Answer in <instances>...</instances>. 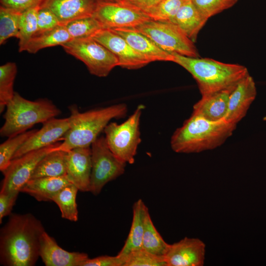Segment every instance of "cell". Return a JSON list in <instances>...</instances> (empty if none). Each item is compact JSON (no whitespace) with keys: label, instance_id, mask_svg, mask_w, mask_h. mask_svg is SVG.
Returning a JSON list of instances; mask_svg holds the SVG:
<instances>
[{"label":"cell","instance_id":"1","mask_svg":"<svg viewBox=\"0 0 266 266\" xmlns=\"http://www.w3.org/2000/svg\"><path fill=\"white\" fill-rule=\"evenodd\" d=\"M45 231L30 213L10 214L0 232V262L6 266H33L39 257L40 239Z\"/></svg>","mask_w":266,"mask_h":266},{"label":"cell","instance_id":"2","mask_svg":"<svg viewBox=\"0 0 266 266\" xmlns=\"http://www.w3.org/2000/svg\"><path fill=\"white\" fill-rule=\"evenodd\" d=\"M236 125L223 118L213 121L192 113L173 133L170 145L179 153H199L221 146L235 130Z\"/></svg>","mask_w":266,"mask_h":266},{"label":"cell","instance_id":"3","mask_svg":"<svg viewBox=\"0 0 266 266\" xmlns=\"http://www.w3.org/2000/svg\"><path fill=\"white\" fill-rule=\"evenodd\" d=\"M171 54L173 62L187 70L196 80L202 96L233 87L249 74L242 65Z\"/></svg>","mask_w":266,"mask_h":266},{"label":"cell","instance_id":"4","mask_svg":"<svg viewBox=\"0 0 266 266\" xmlns=\"http://www.w3.org/2000/svg\"><path fill=\"white\" fill-rule=\"evenodd\" d=\"M69 128L63 141L55 149L68 151L77 147H90L99 134L113 119L126 116L127 107L120 103L81 113L77 107H69Z\"/></svg>","mask_w":266,"mask_h":266},{"label":"cell","instance_id":"5","mask_svg":"<svg viewBox=\"0 0 266 266\" xmlns=\"http://www.w3.org/2000/svg\"><path fill=\"white\" fill-rule=\"evenodd\" d=\"M61 110L50 100L40 99L27 100L15 92L6 106L4 123L0 128L2 137H11L26 131L38 123H43L61 114Z\"/></svg>","mask_w":266,"mask_h":266},{"label":"cell","instance_id":"6","mask_svg":"<svg viewBox=\"0 0 266 266\" xmlns=\"http://www.w3.org/2000/svg\"><path fill=\"white\" fill-rule=\"evenodd\" d=\"M143 105H139L132 115L121 124H108L104 128L105 138L111 152L126 163L133 164L141 142L140 119Z\"/></svg>","mask_w":266,"mask_h":266},{"label":"cell","instance_id":"7","mask_svg":"<svg viewBox=\"0 0 266 266\" xmlns=\"http://www.w3.org/2000/svg\"><path fill=\"white\" fill-rule=\"evenodd\" d=\"M133 28L168 53L193 58L200 56L194 42L173 23L151 20Z\"/></svg>","mask_w":266,"mask_h":266},{"label":"cell","instance_id":"8","mask_svg":"<svg viewBox=\"0 0 266 266\" xmlns=\"http://www.w3.org/2000/svg\"><path fill=\"white\" fill-rule=\"evenodd\" d=\"M62 46L67 53L83 62L95 76L105 77L118 66L117 57L92 37L72 39Z\"/></svg>","mask_w":266,"mask_h":266},{"label":"cell","instance_id":"9","mask_svg":"<svg viewBox=\"0 0 266 266\" xmlns=\"http://www.w3.org/2000/svg\"><path fill=\"white\" fill-rule=\"evenodd\" d=\"M91 174L90 191L97 196L109 182L122 175L127 163L109 148L104 136L98 137L91 145Z\"/></svg>","mask_w":266,"mask_h":266},{"label":"cell","instance_id":"10","mask_svg":"<svg viewBox=\"0 0 266 266\" xmlns=\"http://www.w3.org/2000/svg\"><path fill=\"white\" fill-rule=\"evenodd\" d=\"M93 17L102 29L110 30L133 28L151 20L147 13L123 1L98 2Z\"/></svg>","mask_w":266,"mask_h":266},{"label":"cell","instance_id":"11","mask_svg":"<svg viewBox=\"0 0 266 266\" xmlns=\"http://www.w3.org/2000/svg\"><path fill=\"white\" fill-rule=\"evenodd\" d=\"M61 142L29 152L12 160L10 164L2 173L4 178L0 193H19L21 188L29 181L40 160Z\"/></svg>","mask_w":266,"mask_h":266},{"label":"cell","instance_id":"12","mask_svg":"<svg viewBox=\"0 0 266 266\" xmlns=\"http://www.w3.org/2000/svg\"><path fill=\"white\" fill-rule=\"evenodd\" d=\"M92 37L117 57L118 66L129 69H138L149 63L135 52L124 38L111 30L102 29Z\"/></svg>","mask_w":266,"mask_h":266},{"label":"cell","instance_id":"13","mask_svg":"<svg viewBox=\"0 0 266 266\" xmlns=\"http://www.w3.org/2000/svg\"><path fill=\"white\" fill-rule=\"evenodd\" d=\"M69 126V117L62 119L54 117L47 120L18 149L13 159L55 144L59 140L63 141Z\"/></svg>","mask_w":266,"mask_h":266},{"label":"cell","instance_id":"14","mask_svg":"<svg viewBox=\"0 0 266 266\" xmlns=\"http://www.w3.org/2000/svg\"><path fill=\"white\" fill-rule=\"evenodd\" d=\"M205 255V244L198 238L185 237L169 244L164 258L167 266H202Z\"/></svg>","mask_w":266,"mask_h":266},{"label":"cell","instance_id":"15","mask_svg":"<svg viewBox=\"0 0 266 266\" xmlns=\"http://www.w3.org/2000/svg\"><path fill=\"white\" fill-rule=\"evenodd\" d=\"M91 168L90 147H77L67 151L66 176L79 191L89 192Z\"/></svg>","mask_w":266,"mask_h":266},{"label":"cell","instance_id":"16","mask_svg":"<svg viewBox=\"0 0 266 266\" xmlns=\"http://www.w3.org/2000/svg\"><path fill=\"white\" fill-rule=\"evenodd\" d=\"M256 95L255 83L249 74L236 85L230 95L226 121L237 125L246 115Z\"/></svg>","mask_w":266,"mask_h":266},{"label":"cell","instance_id":"17","mask_svg":"<svg viewBox=\"0 0 266 266\" xmlns=\"http://www.w3.org/2000/svg\"><path fill=\"white\" fill-rule=\"evenodd\" d=\"M39 257L46 266H82L89 258L85 253L64 250L45 231L40 239Z\"/></svg>","mask_w":266,"mask_h":266},{"label":"cell","instance_id":"18","mask_svg":"<svg viewBox=\"0 0 266 266\" xmlns=\"http://www.w3.org/2000/svg\"><path fill=\"white\" fill-rule=\"evenodd\" d=\"M97 0H44L40 7L51 10L60 24L66 25L75 19L93 16Z\"/></svg>","mask_w":266,"mask_h":266},{"label":"cell","instance_id":"19","mask_svg":"<svg viewBox=\"0 0 266 266\" xmlns=\"http://www.w3.org/2000/svg\"><path fill=\"white\" fill-rule=\"evenodd\" d=\"M124 38L132 48L149 63L155 61L173 62L172 54L164 51L150 38L134 28L111 30Z\"/></svg>","mask_w":266,"mask_h":266},{"label":"cell","instance_id":"20","mask_svg":"<svg viewBox=\"0 0 266 266\" xmlns=\"http://www.w3.org/2000/svg\"><path fill=\"white\" fill-rule=\"evenodd\" d=\"M235 86L202 96L201 99L194 105L192 113L213 121L224 118L228 110L230 95Z\"/></svg>","mask_w":266,"mask_h":266},{"label":"cell","instance_id":"21","mask_svg":"<svg viewBox=\"0 0 266 266\" xmlns=\"http://www.w3.org/2000/svg\"><path fill=\"white\" fill-rule=\"evenodd\" d=\"M69 183L66 176L36 178L28 181L20 192L28 194L39 201H52L53 197Z\"/></svg>","mask_w":266,"mask_h":266},{"label":"cell","instance_id":"22","mask_svg":"<svg viewBox=\"0 0 266 266\" xmlns=\"http://www.w3.org/2000/svg\"><path fill=\"white\" fill-rule=\"evenodd\" d=\"M148 208L141 199L133 206V220L127 238L117 255L125 257L132 251L142 248L145 215Z\"/></svg>","mask_w":266,"mask_h":266},{"label":"cell","instance_id":"23","mask_svg":"<svg viewBox=\"0 0 266 266\" xmlns=\"http://www.w3.org/2000/svg\"><path fill=\"white\" fill-rule=\"evenodd\" d=\"M207 19L203 17L191 0H186L171 21L194 42Z\"/></svg>","mask_w":266,"mask_h":266},{"label":"cell","instance_id":"24","mask_svg":"<svg viewBox=\"0 0 266 266\" xmlns=\"http://www.w3.org/2000/svg\"><path fill=\"white\" fill-rule=\"evenodd\" d=\"M55 148L47 154L38 163L31 179L66 175L67 151Z\"/></svg>","mask_w":266,"mask_h":266},{"label":"cell","instance_id":"25","mask_svg":"<svg viewBox=\"0 0 266 266\" xmlns=\"http://www.w3.org/2000/svg\"><path fill=\"white\" fill-rule=\"evenodd\" d=\"M72 38L65 25L44 32L36 33L28 43L26 51L35 54L41 49L58 45H63Z\"/></svg>","mask_w":266,"mask_h":266},{"label":"cell","instance_id":"26","mask_svg":"<svg viewBox=\"0 0 266 266\" xmlns=\"http://www.w3.org/2000/svg\"><path fill=\"white\" fill-rule=\"evenodd\" d=\"M78 191L75 186L69 183L53 197L52 201L58 206L63 218L73 222L78 220V212L76 202Z\"/></svg>","mask_w":266,"mask_h":266},{"label":"cell","instance_id":"27","mask_svg":"<svg viewBox=\"0 0 266 266\" xmlns=\"http://www.w3.org/2000/svg\"><path fill=\"white\" fill-rule=\"evenodd\" d=\"M168 246L169 244L164 240L155 228L148 210L144 221L142 248L154 255L164 257Z\"/></svg>","mask_w":266,"mask_h":266},{"label":"cell","instance_id":"28","mask_svg":"<svg viewBox=\"0 0 266 266\" xmlns=\"http://www.w3.org/2000/svg\"><path fill=\"white\" fill-rule=\"evenodd\" d=\"M17 72V66L14 62H8L0 66V113L14 96L13 86Z\"/></svg>","mask_w":266,"mask_h":266},{"label":"cell","instance_id":"29","mask_svg":"<svg viewBox=\"0 0 266 266\" xmlns=\"http://www.w3.org/2000/svg\"><path fill=\"white\" fill-rule=\"evenodd\" d=\"M40 6L22 13L19 22V52L26 51L31 39L37 31V12Z\"/></svg>","mask_w":266,"mask_h":266},{"label":"cell","instance_id":"30","mask_svg":"<svg viewBox=\"0 0 266 266\" xmlns=\"http://www.w3.org/2000/svg\"><path fill=\"white\" fill-rule=\"evenodd\" d=\"M37 130L28 131L9 137L0 145V170L2 172L9 166L16 152Z\"/></svg>","mask_w":266,"mask_h":266},{"label":"cell","instance_id":"31","mask_svg":"<svg viewBox=\"0 0 266 266\" xmlns=\"http://www.w3.org/2000/svg\"><path fill=\"white\" fill-rule=\"evenodd\" d=\"M22 13L0 6V44L11 37L18 38Z\"/></svg>","mask_w":266,"mask_h":266},{"label":"cell","instance_id":"32","mask_svg":"<svg viewBox=\"0 0 266 266\" xmlns=\"http://www.w3.org/2000/svg\"><path fill=\"white\" fill-rule=\"evenodd\" d=\"M65 26L72 39L92 37L102 29L100 23L93 16L75 19Z\"/></svg>","mask_w":266,"mask_h":266},{"label":"cell","instance_id":"33","mask_svg":"<svg viewBox=\"0 0 266 266\" xmlns=\"http://www.w3.org/2000/svg\"><path fill=\"white\" fill-rule=\"evenodd\" d=\"M124 258L123 266H167L164 257L154 255L142 248L132 251Z\"/></svg>","mask_w":266,"mask_h":266},{"label":"cell","instance_id":"34","mask_svg":"<svg viewBox=\"0 0 266 266\" xmlns=\"http://www.w3.org/2000/svg\"><path fill=\"white\" fill-rule=\"evenodd\" d=\"M186 0H162L147 14L151 20L171 22Z\"/></svg>","mask_w":266,"mask_h":266},{"label":"cell","instance_id":"35","mask_svg":"<svg viewBox=\"0 0 266 266\" xmlns=\"http://www.w3.org/2000/svg\"><path fill=\"white\" fill-rule=\"evenodd\" d=\"M201 15L206 19L233 6L237 0H191Z\"/></svg>","mask_w":266,"mask_h":266},{"label":"cell","instance_id":"36","mask_svg":"<svg viewBox=\"0 0 266 266\" xmlns=\"http://www.w3.org/2000/svg\"><path fill=\"white\" fill-rule=\"evenodd\" d=\"M59 25L61 24L58 18L51 10L45 7H39L37 12L36 33L52 30Z\"/></svg>","mask_w":266,"mask_h":266},{"label":"cell","instance_id":"37","mask_svg":"<svg viewBox=\"0 0 266 266\" xmlns=\"http://www.w3.org/2000/svg\"><path fill=\"white\" fill-rule=\"evenodd\" d=\"M44 0H0V6L20 13L40 6Z\"/></svg>","mask_w":266,"mask_h":266},{"label":"cell","instance_id":"38","mask_svg":"<svg viewBox=\"0 0 266 266\" xmlns=\"http://www.w3.org/2000/svg\"><path fill=\"white\" fill-rule=\"evenodd\" d=\"M125 259L118 255L115 256H100L88 258L82 266H123Z\"/></svg>","mask_w":266,"mask_h":266},{"label":"cell","instance_id":"39","mask_svg":"<svg viewBox=\"0 0 266 266\" xmlns=\"http://www.w3.org/2000/svg\"><path fill=\"white\" fill-rule=\"evenodd\" d=\"M19 193H0V223L3 218L11 214Z\"/></svg>","mask_w":266,"mask_h":266},{"label":"cell","instance_id":"40","mask_svg":"<svg viewBox=\"0 0 266 266\" xmlns=\"http://www.w3.org/2000/svg\"><path fill=\"white\" fill-rule=\"evenodd\" d=\"M162 0H123L122 1L147 13Z\"/></svg>","mask_w":266,"mask_h":266},{"label":"cell","instance_id":"41","mask_svg":"<svg viewBox=\"0 0 266 266\" xmlns=\"http://www.w3.org/2000/svg\"><path fill=\"white\" fill-rule=\"evenodd\" d=\"M98 2H120L123 0H97Z\"/></svg>","mask_w":266,"mask_h":266},{"label":"cell","instance_id":"42","mask_svg":"<svg viewBox=\"0 0 266 266\" xmlns=\"http://www.w3.org/2000/svg\"><path fill=\"white\" fill-rule=\"evenodd\" d=\"M263 120L266 121V115L264 117Z\"/></svg>","mask_w":266,"mask_h":266}]
</instances>
